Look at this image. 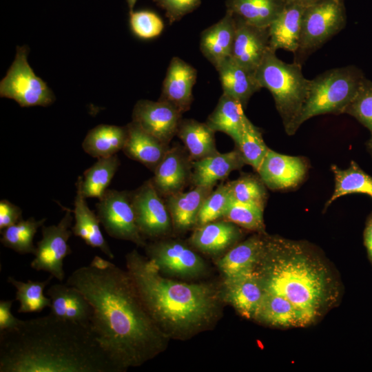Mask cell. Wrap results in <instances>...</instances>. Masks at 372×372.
Instances as JSON below:
<instances>
[{
	"label": "cell",
	"mask_w": 372,
	"mask_h": 372,
	"mask_svg": "<svg viewBox=\"0 0 372 372\" xmlns=\"http://www.w3.org/2000/svg\"><path fill=\"white\" fill-rule=\"evenodd\" d=\"M66 283L91 304L90 327L115 372L139 366L167 347L169 338L148 313L127 270L95 256Z\"/></svg>",
	"instance_id": "obj_1"
},
{
	"label": "cell",
	"mask_w": 372,
	"mask_h": 372,
	"mask_svg": "<svg viewBox=\"0 0 372 372\" xmlns=\"http://www.w3.org/2000/svg\"><path fill=\"white\" fill-rule=\"evenodd\" d=\"M0 372H115L90 325L51 313L0 331Z\"/></svg>",
	"instance_id": "obj_2"
},
{
	"label": "cell",
	"mask_w": 372,
	"mask_h": 372,
	"mask_svg": "<svg viewBox=\"0 0 372 372\" xmlns=\"http://www.w3.org/2000/svg\"><path fill=\"white\" fill-rule=\"evenodd\" d=\"M264 291L281 296L298 311L302 327L318 322L338 302L340 285L310 243L265 234L253 270Z\"/></svg>",
	"instance_id": "obj_3"
},
{
	"label": "cell",
	"mask_w": 372,
	"mask_h": 372,
	"mask_svg": "<svg viewBox=\"0 0 372 372\" xmlns=\"http://www.w3.org/2000/svg\"><path fill=\"white\" fill-rule=\"evenodd\" d=\"M125 262L146 310L169 339H189L218 320L223 298L212 285L169 279L136 249L125 256Z\"/></svg>",
	"instance_id": "obj_4"
},
{
	"label": "cell",
	"mask_w": 372,
	"mask_h": 372,
	"mask_svg": "<svg viewBox=\"0 0 372 372\" xmlns=\"http://www.w3.org/2000/svg\"><path fill=\"white\" fill-rule=\"evenodd\" d=\"M255 74L260 87L271 93L286 133L293 135L310 83L302 74L301 64L282 61L270 48Z\"/></svg>",
	"instance_id": "obj_5"
},
{
	"label": "cell",
	"mask_w": 372,
	"mask_h": 372,
	"mask_svg": "<svg viewBox=\"0 0 372 372\" xmlns=\"http://www.w3.org/2000/svg\"><path fill=\"white\" fill-rule=\"evenodd\" d=\"M365 76L350 65L328 70L310 80L307 99L296 123V130L313 116L344 114L358 93Z\"/></svg>",
	"instance_id": "obj_6"
},
{
	"label": "cell",
	"mask_w": 372,
	"mask_h": 372,
	"mask_svg": "<svg viewBox=\"0 0 372 372\" xmlns=\"http://www.w3.org/2000/svg\"><path fill=\"white\" fill-rule=\"evenodd\" d=\"M347 24L344 0H320L305 7L295 62L300 63ZM301 64V63H300Z\"/></svg>",
	"instance_id": "obj_7"
},
{
	"label": "cell",
	"mask_w": 372,
	"mask_h": 372,
	"mask_svg": "<svg viewBox=\"0 0 372 372\" xmlns=\"http://www.w3.org/2000/svg\"><path fill=\"white\" fill-rule=\"evenodd\" d=\"M28 52L26 45L17 47L14 60L0 82V96L14 100L21 107L48 106L55 96L29 65Z\"/></svg>",
	"instance_id": "obj_8"
},
{
	"label": "cell",
	"mask_w": 372,
	"mask_h": 372,
	"mask_svg": "<svg viewBox=\"0 0 372 372\" xmlns=\"http://www.w3.org/2000/svg\"><path fill=\"white\" fill-rule=\"evenodd\" d=\"M96 207L100 223L110 236L145 247V238L136 224L132 194L107 189Z\"/></svg>",
	"instance_id": "obj_9"
},
{
	"label": "cell",
	"mask_w": 372,
	"mask_h": 372,
	"mask_svg": "<svg viewBox=\"0 0 372 372\" xmlns=\"http://www.w3.org/2000/svg\"><path fill=\"white\" fill-rule=\"evenodd\" d=\"M65 210L58 224L41 227L42 238L37 243L34 258L30 263L32 269L46 271L61 282L65 276L64 259L72 253L68 241L73 234L70 229L73 220L72 211Z\"/></svg>",
	"instance_id": "obj_10"
},
{
	"label": "cell",
	"mask_w": 372,
	"mask_h": 372,
	"mask_svg": "<svg viewBox=\"0 0 372 372\" xmlns=\"http://www.w3.org/2000/svg\"><path fill=\"white\" fill-rule=\"evenodd\" d=\"M147 257L162 274L183 278L201 276L207 267L203 259L185 243L161 239L145 245Z\"/></svg>",
	"instance_id": "obj_11"
},
{
	"label": "cell",
	"mask_w": 372,
	"mask_h": 372,
	"mask_svg": "<svg viewBox=\"0 0 372 372\" xmlns=\"http://www.w3.org/2000/svg\"><path fill=\"white\" fill-rule=\"evenodd\" d=\"M132 200L136 224L144 238H161L171 231L173 225L169 211L152 180L132 193Z\"/></svg>",
	"instance_id": "obj_12"
},
{
	"label": "cell",
	"mask_w": 372,
	"mask_h": 372,
	"mask_svg": "<svg viewBox=\"0 0 372 372\" xmlns=\"http://www.w3.org/2000/svg\"><path fill=\"white\" fill-rule=\"evenodd\" d=\"M182 113L165 101L140 100L134 105L132 121L166 145L176 134Z\"/></svg>",
	"instance_id": "obj_13"
},
{
	"label": "cell",
	"mask_w": 372,
	"mask_h": 372,
	"mask_svg": "<svg viewBox=\"0 0 372 372\" xmlns=\"http://www.w3.org/2000/svg\"><path fill=\"white\" fill-rule=\"evenodd\" d=\"M308 170L305 158L281 154L269 149L257 172L266 187L284 190L299 185Z\"/></svg>",
	"instance_id": "obj_14"
},
{
	"label": "cell",
	"mask_w": 372,
	"mask_h": 372,
	"mask_svg": "<svg viewBox=\"0 0 372 372\" xmlns=\"http://www.w3.org/2000/svg\"><path fill=\"white\" fill-rule=\"evenodd\" d=\"M234 18L236 30L231 57L243 68L256 72L270 49L269 27H258Z\"/></svg>",
	"instance_id": "obj_15"
},
{
	"label": "cell",
	"mask_w": 372,
	"mask_h": 372,
	"mask_svg": "<svg viewBox=\"0 0 372 372\" xmlns=\"http://www.w3.org/2000/svg\"><path fill=\"white\" fill-rule=\"evenodd\" d=\"M188 154L179 146L169 147L154 169L152 181L160 195L168 196L184 188L192 174Z\"/></svg>",
	"instance_id": "obj_16"
},
{
	"label": "cell",
	"mask_w": 372,
	"mask_h": 372,
	"mask_svg": "<svg viewBox=\"0 0 372 372\" xmlns=\"http://www.w3.org/2000/svg\"><path fill=\"white\" fill-rule=\"evenodd\" d=\"M196 78L197 71L193 66L178 57H173L163 83L159 100L170 103L183 114L190 109Z\"/></svg>",
	"instance_id": "obj_17"
},
{
	"label": "cell",
	"mask_w": 372,
	"mask_h": 372,
	"mask_svg": "<svg viewBox=\"0 0 372 372\" xmlns=\"http://www.w3.org/2000/svg\"><path fill=\"white\" fill-rule=\"evenodd\" d=\"M220 291L223 300L250 320H254L265 293L253 271L225 278Z\"/></svg>",
	"instance_id": "obj_18"
},
{
	"label": "cell",
	"mask_w": 372,
	"mask_h": 372,
	"mask_svg": "<svg viewBox=\"0 0 372 372\" xmlns=\"http://www.w3.org/2000/svg\"><path fill=\"white\" fill-rule=\"evenodd\" d=\"M46 294L51 300L50 313L65 320L90 325L93 309L78 289L58 283L50 286Z\"/></svg>",
	"instance_id": "obj_19"
},
{
	"label": "cell",
	"mask_w": 372,
	"mask_h": 372,
	"mask_svg": "<svg viewBox=\"0 0 372 372\" xmlns=\"http://www.w3.org/2000/svg\"><path fill=\"white\" fill-rule=\"evenodd\" d=\"M242 236L240 227L223 219L195 227L189 242L203 253L218 255L236 245Z\"/></svg>",
	"instance_id": "obj_20"
},
{
	"label": "cell",
	"mask_w": 372,
	"mask_h": 372,
	"mask_svg": "<svg viewBox=\"0 0 372 372\" xmlns=\"http://www.w3.org/2000/svg\"><path fill=\"white\" fill-rule=\"evenodd\" d=\"M245 164L236 148L227 153L217 152L203 159L192 161L193 170L190 181L195 187H214L218 180L227 178L231 172L240 169Z\"/></svg>",
	"instance_id": "obj_21"
},
{
	"label": "cell",
	"mask_w": 372,
	"mask_h": 372,
	"mask_svg": "<svg viewBox=\"0 0 372 372\" xmlns=\"http://www.w3.org/2000/svg\"><path fill=\"white\" fill-rule=\"evenodd\" d=\"M235 30L234 16L226 11L219 21L202 32L200 42L201 52L216 69L231 57Z\"/></svg>",
	"instance_id": "obj_22"
},
{
	"label": "cell",
	"mask_w": 372,
	"mask_h": 372,
	"mask_svg": "<svg viewBox=\"0 0 372 372\" xmlns=\"http://www.w3.org/2000/svg\"><path fill=\"white\" fill-rule=\"evenodd\" d=\"M305 6L285 3L278 16L269 26L270 48L296 53L299 47L302 17Z\"/></svg>",
	"instance_id": "obj_23"
},
{
	"label": "cell",
	"mask_w": 372,
	"mask_h": 372,
	"mask_svg": "<svg viewBox=\"0 0 372 372\" xmlns=\"http://www.w3.org/2000/svg\"><path fill=\"white\" fill-rule=\"evenodd\" d=\"M76 194L74 201V225L71 227L75 236L80 237L89 246L99 249L110 259L114 258L109 245L100 229V220L95 212L90 209L83 196L80 177L76 183Z\"/></svg>",
	"instance_id": "obj_24"
},
{
	"label": "cell",
	"mask_w": 372,
	"mask_h": 372,
	"mask_svg": "<svg viewBox=\"0 0 372 372\" xmlns=\"http://www.w3.org/2000/svg\"><path fill=\"white\" fill-rule=\"evenodd\" d=\"M213 187L196 186L187 192H180L166 198L173 227L178 231L196 227L200 207Z\"/></svg>",
	"instance_id": "obj_25"
},
{
	"label": "cell",
	"mask_w": 372,
	"mask_h": 372,
	"mask_svg": "<svg viewBox=\"0 0 372 372\" xmlns=\"http://www.w3.org/2000/svg\"><path fill=\"white\" fill-rule=\"evenodd\" d=\"M126 126L127 136L122 149L124 154L154 171L169 149L168 145L145 132L134 121Z\"/></svg>",
	"instance_id": "obj_26"
},
{
	"label": "cell",
	"mask_w": 372,
	"mask_h": 372,
	"mask_svg": "<svg viewBox=\"0 0 372 372\" xmlns=\"http://www.w3.org/2000/svg\"><path fill=\"white\" fill-rule=\"evenodd\" d=\"M265 233H256L237 243L217 262L225 278L253 271L261 253Z\"/></svg>",
	"instance_id": "obj_27"
},
{
	"label": "cell",
	"mask_w": 372,
	"mask_h": 372,
	"mask_svg": "<svg viewBox=\"0 0 372 372\" xmlns=\"http://www.w3.org/2000/svg\"><path fill=\"white\" fill-rule=\"evenodd\" d=\"M223 93L236 99L246 108L252 95L261 87L256 78V72L249 71L236 62L227 59L216 68Z\"/></svg>",
	"instance_id": "obj_28"
},
{
	"label": "cell",
	"mask_w": 372,
	"mask_h": 372,
	"mask_svg": "<svg viewBox=\"0 0 372 372\" xmlns=\"http://www.w3.org/2000/svg\"><path fill=\"white\" fill-rule=\"evenodd\" d=\"M243 110L236 99L223 93L205 123L213 131L224 132L229 136L236 145L240 139L247 118Z\"/></svg>",
	"instance_id": "obj_29"
},
{
	"label": "cell",
	"mask_w": 372,
	"mask_h": 372,
	"mask_svg": "<svg viewBox=\"0 0 372 372\" xmlns=\"http://www.w3.org/2000/svg\"><path fill=\"white\" fill-rule=\"evenodd\" d=\"M127 136V126L101 124L87 132L82 147L94 158H107L123 149Z\"/></svg>",
	"instance_id": "obj_30"
},
{
	"label": "cell",
	"mask_w": 372,
	"mask_h": 372,
	"mask_svg": "<svg viewBox=\"0 0 372 372\" xmlns=\"http://www.w3.org/2000/svg\"><path fill=\"white\" fill-rule=\"evenodd\" d=\"M214 133L206 123L182 119L176 135L184 144L191 161H195L218 152Z\"/></svg>",
	"instance_id": "obj_31"
},
{
	"label": "cell",
	"mask_w": 372,
	"mask_h": 372,
	"mask_svg": "<svg viewBox=\"0 0 372 372\" xmlns=\"http://www.w3.org/2000/svg\"><path fill=\"white\" fill-rule=\"evenodd\" d=\"M285 5L284 0H226V11L247 23L268 28Z\"/></svg>",
	"instance_id": "obj_32"
},
{
	"label": "cell",
	"mask_w": 372,
	"mask_h": 372,
	"mask_svg": "<svg viewBox=\"0 0 372 372\" xmlns=\"http://www.w3.org/2000/svg\"><path fill=\"white\" fill-rule=\"evenodd\" d=\"M254 320L273 327H302L299 314L288 300L265 291Z\"/></svg>",
	"instance_id": "obj_33"
},
{
	"label": "cell",
	"mask_w": 372,
	"mask_h": 372,
	"mask_svg": "<svg viewBox=\"0 0 372 372\" xmlns=\"http://www.w3.org/2000/svg\"><path fill=\"white\" fill-rule=\"evenodd\" d=\"M331 169L335 178V187L324 209L338 198L349 194L361 193L372 198V176L363 171L357 163L351 161L349 167L344 169L332 165Z\"/></svg>",
	"instance_id": "obj_34"
},
{
	"label": "cell",
	"mask_w": 372,
	"mask_h": 372,
	"mask_svg": "<svg viewBox=\"0 0 372 372\" xmlns=\"http://www.w3.org/2000/svg\"><path fill=\"white\" fill-rule=\"evenodd\" d=\"M119 165L120 161L115 154L98 158L93 165L87 169L83 176H79L81 191L85 198H101L108 189Z\"/></svg>",
	"instance_id": "obj_35"
},
{
	"label": "cell",
	"mask_w": 372,
	"mask_h": 372,
	"mask_svg": "<svg viewBox=\"0 0 372 372\" xmlns=\"http://www.w3.org/2000/svg\"><path fill=\"white\" fill-rule=\"evenodd\" d=\"M54 277L51 275L42 281L22 282L12 276H8V282L16 289L15 300L19 302L18 313L41 312L45 307H50L51 300L43 294L45 288Z\"/></svg>",
	"instance_id": "obj_36"
},
{
	"label": "cell",
	"mask_w": 372,
	"mask_h": 372,
	"mask_svg": "<svg viewBox=\"0 0 372 372\" xmlns=\"http://www.w3.org/2000/svg\"><path fill=\"white\" fill-rule=\"evenodd\" d=\"M46 218L36 220L30 217L21 220L17 223L1 231V244L19 254H34L37 247L34 245L33 238L39 227L44 225Z\"/></svg>",
	"instance_id": "obj_37"
},
{
	"label": "cell",
	"mask_w": 372,
	"mask_h": 372,
	"mask_svg": "<svg viewBox=\"0 0 372 372\" xmlns=\"http://www.w3.org/2000/svg\"><path fill=\"white\" fill-rule=\"evenodd\" d=\"M236 148L241 154L246 164L258 172L269 148L265 144L262 132L247 118Z\"/></svg>",
	"instance_id": "obj_38"
},
{
	"label": "cell",
	"mask_w": 372,
	"mask_h": 372,
	"mask_svg": "<svg viewBox=\"0 0 372 372\" xmlns=\"http://www.w3.org/2000/svg\"><path fill=\"white\" fill-rule=\"evenodd\" d=\"M229 184L234 200L265 209L267 193L266 185L259 176L243 174Z\"/></svg>",
	"instance_id": "obj_39"
},
{
	"label": "cell",
	"mask_w": 372,
	"mask_h": 372,
	"mask_svg": "<svg viewBox=\"0 0 372 372\" xmlns=\"http://www.w3.org/2000/svg\"><path fill=\"white\" fill-rule=\"evenodd\" d=\"M233 200L229 182L219 185L204 200L196 227L223 218Z\"/></svg>",
	"instance_id": "obj_40"
},
{
	"label": "cell",
	"mask_w": 372,
	"mask_h": 372,
	"mask_svg": "<svg viewBox=\"0 0 372 372\" xmlns=\"http://www.w3.org/2000/svg\"><path fill=\"white\" fill-rule=\"evenodd\" d=\"M263 212L264 209L257 206L233 200L222 219L230 221L247 230L265 233Z\"/></svg>",
	"instance_id": "obj_41"
},
{
	"label": "cell",
	"mask_w": 372,
	"mask_h": 372,
	"mask_svg": "<svg viewBox=\"0 0 372 372\" xmlns=\"http://www.w3.org/2000/svg\"><path fill=\"white\" fill-rule=\"evenodd\" d=\"M349 114L366 127L372 136V81L364 79L358 93L345 109Z\"/></svg>",
	"instance_id": "obj_42"
},
{
	"label": "cell",
	"mask_w": 372,
	"mask_h": 372,
	"mask_svg": "<svg viewBox=\"0 0 372 372\" xmlns=\"http://www.w3.org/2000/svg\"><path fill=\"white\" fill-rule=\"evenodd\" d=\"M130 27L135 36L151 39L161 34L164 23L154 12L148 10L130 12Z\"/></svg>",
	"instance_id": "obj_43"
},
{
	"label": "cell",
	"mask_w": 372,
	"mask_h": 372,
	"mask_svg": "<svg viewBox=\"0 0 372 372\" xmlns=\"http://www.w3.org/2000/svg\"><path fill=\"white\" fill-rule=\"evenodd\" d=\"M157 6L165 11L170 24L180 21L184 16L195 10L201 0H153Z\"/></svg>",
	"instance_id": "obj_44"
},
{
	"label": "cell",
	"mask_w": 372,
	"mask_h": 372,
	"mask_svg": "<svg viewBox=\"0 0 372 372\" xmlns=\"http://www.w3.org/2000/svg\"><path fill=\"white\" fill-rule=\"evenodd\" d=\"M23 219L22 210L8 200L0 201V231L12 226Z\"/></svg>",
	"instance_id": "obj_45"
},
{
	"label": "cell",
	"mask_w": 372,
	"mask_h": 372,
	"mask_svg": "<svg viewBox=\"0 0 372 372\" xmlns=\"http://www.w3.org/2000/svg\"><path fill=\"white\" fill-rule=\"evenodd\" d=\"M14 300H1L0 301V331H8L19 326L22 320L16 318L11 313Z\"/></svg>",
	"instance_id": "obj_46"
},
{
	"label": "cell",
	"mask_w": 372,
	"mask_h": 372,
	"mask_svg": "<svg viewBox=\"0 0 372 372\" xmlns=\"http://www.w3.org/2000/svg\"><path fill=\"white\" fill-rule=\"evenodd\" d=\"M364 245L372 266V212L369 214L363 233Z\"/></svg>",
	"instance_id": "obj_47"
},
{
	"label": "cell",
	"mask_w": 372,
	"mask_h": 372,
	"mask_svg": "<svg viewBox=\"0 0 372 372\" xmlns=\"http://www.w3.org/2000/svg\"><path fill=\"white\" fill-rule=\"evenodd\" d=\"M285 3H298L304 6H307L313 4L320 0H284Z\"/></svg>",
	"instance_id": "obj_48"
},
{
	"label": "cell",
	"mask_w": 372,
	"mask_h": 372,
	"mask_svg": "<svg viewBox=\"0 0 372 372\" xmlns=\"http://www.w3.org/2000/svg\"><path fill=\"white\" fill-rule=\"evenodd\" d=\"M127 3V6L130 10V12L133 11V8L137 1V0H126Z\"/></svg>",
	"instance_id": "obj_49"
},
{
	"label": "cell",
	"mask_w": 372,
	"mask_h": 372,
	"mask_svg": "<svg viewBox=\"0 0 372 372\" xmlns=\"http://www.w3.org/2000/svg\"><path fill=\"white\" fill-rule=\"evenodd\" d=\"M367 147H368V149H369L370 154L372 156V136L371 137V138L367 142Z\"/></svg>",
	"instance_id": "obj_50"
}]
</instances>
